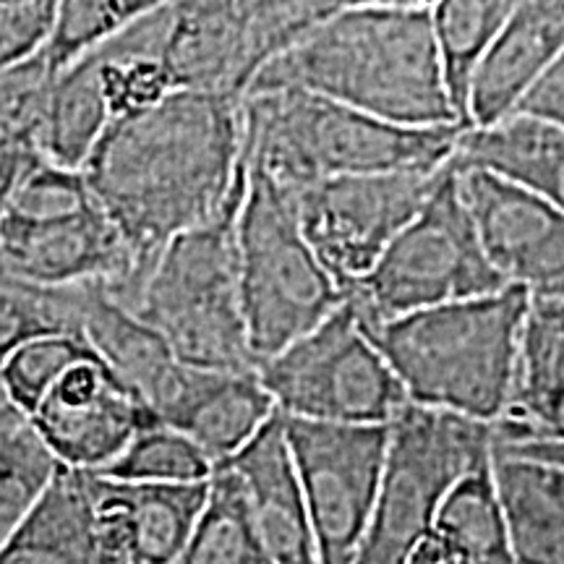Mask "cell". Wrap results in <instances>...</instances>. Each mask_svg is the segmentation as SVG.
<instances>
[{"label":"cell","mask_w":564,"mask_h":564,"mask_svg":"<svg viewBox=\"0 0 564 564\" xmlns=\"http://www.w3.org/2000/svg\"><path fill=\"white\" fill-rule=\"evenodd\" d=\"M91 196L133 253L131 312L160 251L212 220L246 181L241 97L175 89L112 121L82 165Z\"/></svg>","instance_id":"1"},{"label":"cell","mask_w":564,"mask_h":564,"mask_svg":"<svg viewBox=\"0 0 564 564\" xmlns=\"http://www.w3.org/2000/svg\"><path fill=\"white\" fill-rule=\"evenodd\" d=\"M264 89L314 91L413 129L463 126L426 9L364 6L333 13L267 61L243 95Z\"/></svg>","instance_id":"2"},{"label":"cell","mask_w":564,"mask_h":564,"mask_svg":"<svg viewBox=\"0 0 564 564\" xmlns=\"http://www.w3.org/2000/svg\"><path fill=\"white\" fill-rule=\"evenodd\" d=\"M531 295L520 288L423 308L371 329L408 403L463 419H502L518 377Z\"/></svg>","instance_id":"3"},{"label":"cell","mask_w":564,"mask_h":564,"mask_svg":"<svg viewBox=\"0 0 564 564\" xmlns=\"http://www.w3.org/2000/svg\"><path fill=\"white\" fill-rule=\"evenodd\" d=\"M246 165L282 188L398 171H436L453 160L463 126L413 129L303 89L241 97Z\"/></svg>","instance_id":"4"},{"label":"cell","mask_w":564,"mask_h":564,"mask_svg":"<svg viewBox=\"0 0 564 564\" xmlns=\"http://www.w3.org/2000/svg\"><path fill=\"white\" fill-rule=\"evenodd\" d=\"M243 192L246 181L223 212L160 251L131 306L181 364L196 369L257 371L238 291L236 220Z\"/></svg>","instance_id":"5"},{"label":"cell","mask_w":564,"mask_h":564,"mask_svg":"<svg viewBox=\"0 0 564 564\" xmlns=\"http://www.w3.org/2000/svg\"><path fill=\"white\" fill-rule=\"evenodd\" d=\"M236 257L257 364L312 333L345 303L343 288L303 238L288 188L249 165L236 220Z\"/></svg>","instance_id":"6"},{"label":"cell","mask_w":564,"mask_h":564,"mask_svg":"<svg viewBox=\"0 0 564 564\" xmlns=\"http://www.w3.org/2000/svg\"><path fill=\"white\" fill-rule=\"evenodd\" d=\"M499 288L507 285L486 259L449 162L423 207L392 238L377 264L345 293V301L373 329L398 316L476 299Z\"/></svg>","instance_id":"7"},{"label":"cell","mask_w":564,"mask_h":564,"mask_svg":"<svg viewBox=\"0 0 564 564\" xmlns=\"http://www.w3.org/2000/svg\"><path fill=\"white\" fill-rule=\"evenodd\" d=\"M491 423L408 403L390 423L382 481L356 564H405L453 486L491 463Z\"/></svg>","instance_id":"8"},{"label":"cell","mask_w":564,"mask_h":564,"mask_svg":"<svg viewBox=\"0 0 564 564\" xmlns=\"http://www.w3.org/2000/svg\"><path fill=\"white\" fill-rule=\"evenodd\" d=\"M257 377L288 419L392 423L408 405L403 384L348 301L312 333L259 361Z\"/></svg>","instance_id":"9"},{"label":"cell","mask_w":564,"mask_h":564,"mask_svg":"<svg viewBox=\"0 0 564 564\" xmlns=\"http://www.w3.org/2000/svg\"><path fill=\"white\" fill-rule=\"evenodd\" d=\"M282 421L316 564H356L382 481L390 423H327L288 415Z\"/></svg>","instance_id":"10"},{"label":"cell","mask_w":564,"mask_h":564,"mask_svg":"<svg viewBox=\"0 0 564 564\" xmlns=\"http://www.w3.org/2000/svg\"><path fill=\"white\" fill-rule=\"evenodd\" d=\"M447 165L436 171L337 175L288 188L303 238L343 293L377 264L434 192Z\"/></svg>","instance_id":"11"},{"label":"cell","mask_w":564,"mask_h":564,"mask_svg":"<svg viewBox=\"0 0 564 564\" xmlns=\"http://www.w3.org/2000/svg\"><path fill=\"white\" fill-rule=\"evenodd\" d=\"M288 45L278 0H173L162 61L175 89L243 97L257 70Z\"/></svg>","instance_id":"12"},{"label":"cell","mask_w":564,"mask_h":564,"mask_svg":"<svg viewBox=\"0 0 564 564\" xmlns=\"http://www.w3.org/2000/svg\"><path fill=\"white\" fill-rule=\"evenodd\" d=\"M0 270L40 288L102 285L121 303L137 264L100 204L47 220L0 217Z\"/></svg>","instance_id":"13"},{"label":"cell","mask_w":564,"mask_h":564,"mask_svg":"<svg viewBox=\"0 0 564 564\" xmlns=\"http://www.w3.org/2000/svg\"><path fill=\"white\" fill-rule=\"evenodd\" d=\"M494 272L531 301L564 299V212L484 171L455 167Z\"/></svg>","instance_id":"14"},{"label":"cell","mask_w":564,"mask_h":564,"mask_svg":"<svg viewBox=\"0 0 564 564\" xmlns=\"http://www.w3.org/2000/svg\"><path fill=\"white\" fill-rule=\"evenodd\" d=\"M26 421L61 465L95 474L123 453L139 429L154 423L97 352L70 364Z\"/></svg>","instance_id":"15"},{"label":"cell","mask_w":564,"mask_h":564,"mask_svg":"<svg viewBox=\"0 0 564 564\" xmlns=\"http://www.w3.org/2000/svg\"><path fill=\"white\" fill-rule=\"evenodd\" d=\"M87 474L97 564H175L207 505L209 481L150 484Z\"/></svg>","instance_id":"16"},{"label":"cell","mask_w":564,"mask_h":564,"mask_svg":"<svg viewBox=\"0 0 564 564\" xmlns=\"http://www.w3.org/2000/svg\"><path fill=\"white\" fill-rule=\"evenodd\" d=\"M236 478L246 510L272 564H316V549L295 463L288 447L285 421H270L220 463Z\"/></svg>","instance_id":"17"},{"label":"cell","mask_w":564,"mask_h":564,"mask_svg":"<svg viewBox=\"0 0 564 564\" xmlns=\"http://www.w3.org/2000/svg\"><path fill=\"white\" fill-rule=\"evenodd\" d=\"M562 51L564 0H518L470 76L465 129L510 116Z\"/></svg>","instance_id":"18"},{"label":"cell","mask_w":564,"mask_h":564,"mask_svg":"<svg viewBox=\"0 0 564 564\" xmlns=\"http://www.w3.org/2000/svg\"><path fill=\"white\" fill-rule=\"evenodd\" d=\"M491 440V447L564 455V299L531 301L518 377Z\"/></svg>","instance_id":"19"},{"label":"cell","mask_w":564,"mask_h":564,"mask_svg":"<svg viewBox=\"0 0 564 564\" xmlns=\"http://www.w3.org/2000/svg\"><path fill=\"white\" fill-rule=\"evenodd\" d=\"M272 394L257 371H215L186 366L173 398L158 413V423L186 434L212 463L238 453L272 415Z\"/></svg>","instance_id":"20"},{"label":"cell","mask_w":564,"mask_h":564,"mask_svg":"<svg viewBox=\"0 0 564 564\" xmlns=\"http://www.w3.org/2000/svg\"><path fill=\"white\" fill-rule=\"evenodd\" d=\"M76 329L158 423V413L181 384L186 364L173 356L150 324L110 299L102 285H76Z\"/></svg>","instance_id":"21"},{"label":"cell","mask_w":564,"mask_h":564,"mask_svg":"<svg viewBox=\"0 0 564 564\" xmlns=\"http://www.w3.org/2000/svg\"><path fill=\"white\" fill-rule=\"evenodd\" d=\"M491 478L514 564H564V455L491 447Z\"/></svg>","instance_id":"22"},{"label":"cell","mask_w":564,"mask_h":564,"mask_svg":"<svg viewBox=\"0 0 564 564\" xmlns=\"http://www.w3.org/2000/svg\"><path fill=\"white\" fill-rule=\"evenodd\" d=\"M453 165L497 175L564 212V131L544 118L510 112L463 129Z\"/></svg>","instance_id":"23"},{"label":"cell","mask_w":564,"mask_h":564,"mask_svg":"<svg viewBox=\"0 0 564 564\" xmlns=\"http://www.w3.org/2000/svg\"><path fill=\"white\" fill-rule=\"evenodd\" d=\"M0 564H97L87 474L58 463L51 481L0 544Z\"/></svg>","instance_id":"24"},{"label":"cell","mask_w":564,"mask_h":564,"mask_svg":"<svg viewBox=\"0 0 564 564\" xmlns=\"http://www.w3.org/2000/svg\"><path fill=\"white\" fill-rule=\"evenodd\" d=\"M108 126L110 110L102 95L100 70L95 55L84 53L53 76L40 123L32 133V147L53 165L82 171Z\"/></svg>","instance_id":"25"},{"label":"cell","mask_w":564,"mask_h":564,"mask_svg":"<svg viewBox=\"0 0 564 564\" xmlns=\"http://www.w3.org/2000/svg\"><path fill=\"white\" fill-rule=\"evenodd\" d=\"M514 6L518 0H434L429 9L444 79L463 126L470 76Z\"/></svg>","instance_id":"26"},{"label":"cell","mask_w":564,"mask_h":564,"mask_svg":"<svg viewBox=\"0 0 564 564\" xmlns=\"http://www.w3.org/2000/svg\"><path fill=\"white\" fill-rule=\"evenodd\" d=\"M175 564H272L228 468L215 465L207 505Z\"/></svg>","instance_id":"27"},{"label":"cell","mask_w":564,"mask_h":564,"mask_svg":"<svg viewBox=\"0 0 564 564\" xmlns=\"http://www.w3.org/2000/svg\"><path fill=\"white\" fill-rule=\"evenodd\" d=\"M167 3L173 0H58L53 32L42 53L58 74L68 63L95 51L102 42L126 32L139 19L150 17Z\"/></svg>","instance_id":"28"},{"label":"cell","mask_w":564,"mask_h":564,"mask_svg":"<svg viewBox=\"0 0 564 564\" xmlns=\"http://www.w3.org/2000/svg\"><path fill=\"white\" fill-rule=\"evenodd\" d=\"M215 463L186 434L165 423H147L133 434L126 449L97 474L118 481L194 484L209 481Z\"/></svg>","instance_id":"29"},{"label":"cell","mask_w":564,"mask_h":564,"mask_svg":"<svg viewBox=\"0 0 564 564\" xmlns=\"http://www.w3.org/2000/svg\"><path fill=\"white\" fill-rule=\"evenodd\" d=\"M79 335L76 285L40 288L0 270V364L37 335Z\"/></svg>","instance_id":"30"},{"label":"cell","mask_w":564,"mask_h":564,"mask_svg":"<svg viewBox=\"0 0 564 564\" xmlns=\"http://www.w3.org/2000/svg\"><path fill=\"white\" fill-rule=\"evenodd\" d=\"M55 468L58 460L47 453L30 421L0 429V544L32 510Z\"/></svg>","instance_id":"31"},{"label":"cell","mask_w":564,"mask_h":564,"mask_svg":"<svg viewBox=\"0 0 564 564\" xmlns=\"http://www.w3.org/2000/svg\"><path fill=\"white\" fill-rule=\"evenodd\" d=\"M95 352L79 335H37L19 345L17 350L0 364L6 387H9L13 403L19 411L30 415L45 392L51 390L55 379L76 364L79 358Z\"/></svg>","instance_id":"32"},{"label":"cell","mask_w":564,"mask_h":564,"mask_svg":"<svg viewBox=\"0 0 564 564\" xmlns=\"http://www.w3.org/2000/svg\"><path fill=\"white\" fill-rule=\"evenodd\" d=\"M53 76L42 51L0 68V139H26L32 144Z\"/></svg>","instance_id":"33"},{"label":"cell","mask_w":564,"mask_h":564,"mask_svg":"<svg viewBox=\"0 0 564 564\" xmlns=\"http://www.w3.org/2000/svg\"><path fill=\"white\" fill-rule=\"evenodd\" d=\"M512 112H528V116L544 118V121L560 126L564 131V51L539 76V82L525 91L523 100Z\"/></svg>","instance_id":"34"},{"label":"cell","mask_w":564,"mask_h":564,"mask_svg":"<svg viewBox=\"0 0 564 564\" xmlns=\"http://www.w3.org/2000/svg\"><path fill=\"white\" fill-rule=\"evenodd\" d=\"M34 147L26 139H0V215H3L6 202L24 173V167L34 160Z\"/></svg>","instance_id":"35"},{"label":"cell","mask_w":564,"mask_h":564,"mask_svg":"<svg viewBox=\"0 0 564 564\" xmlns=\"http://www.w3.org/2000/svg\"><path fill=\"white\" fill-rule=\"evenodd\" d=\"M434 0H303L306 11L312 19L319 21L329 19L333 13L348 11V9H364V6H387V9H432Z\"/></svg>","instance_id":"36"},{"label":"cell","mask_w":564,"mask_h":564,"mask_svg":"<svg viewBox=\"0 0 564 564\" xmlns=\"http://www.w3.org/2000/svg\"><path fill=\"white\" fill-rule=\"evenodd\" d=\"M26 415L19 411V405L13 403L9 387H6L3 373H0V429H11L17 423H24Z\"/></svg>","instance_id":"37"}]
</instances>
